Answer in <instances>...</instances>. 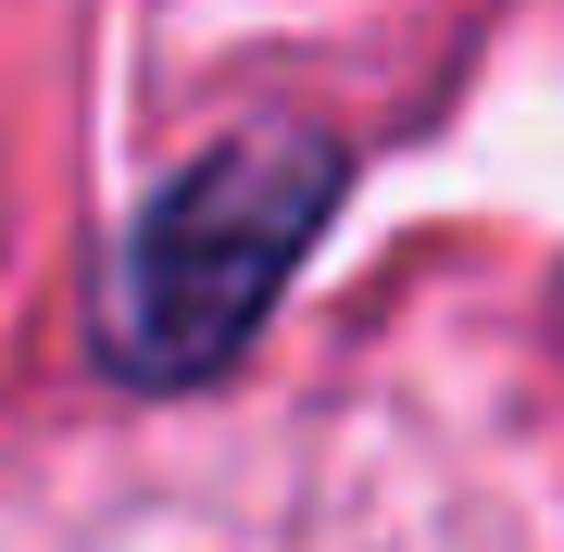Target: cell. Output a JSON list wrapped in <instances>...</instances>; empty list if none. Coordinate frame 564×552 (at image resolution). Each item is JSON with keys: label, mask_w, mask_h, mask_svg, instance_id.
I'll return each mask as SVG.
<instances>
[{"label": "cell", "mask_w": 564, "mask_h": 552, "mask_svg": "<svg viewBox=\"0 0 564 552\" xmlns=\"http://www.w3.org/2000/svg\"><path fill=\"white\" fill-rule=\"evenodd\" d=\"M339 214V139L314 126H239L188 176H163V202L126 239L113 277V365L151 389H188L239 365V339L276 314V289L302 277V251Z\"/></svg>", "instance_id": "obj_1"}]
</instances>
